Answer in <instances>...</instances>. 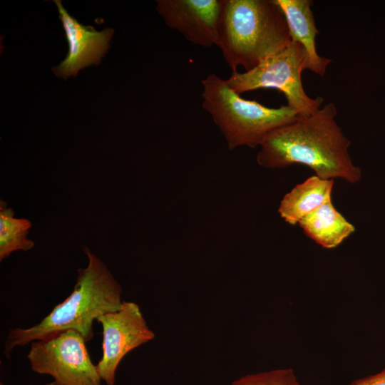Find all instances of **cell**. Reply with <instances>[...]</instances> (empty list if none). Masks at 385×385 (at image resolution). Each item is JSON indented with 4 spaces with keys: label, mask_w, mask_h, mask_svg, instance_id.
I'll list each match as a JSON object with an SVG mask.
<instances>
[{
    "label": "cell",
    "mask_w": 385,
    "mask_h": 385,
    "mask_svg": "<svg viewBox=\"0 0 385 385\" xmlns=\"http://www.w3.org/2000/svg\"><path fill=\"white\" fill-rule=\"evenodd\" d=\"M337 114L336 106L330 102L271 131L260 145L257 163L267 168L301 164L322 179L357 183L361 170L349 154L351 142L338 125Z\"/></svg>",
    "instance_id": "6da1fadb"
},
{
    "label": "cell",
    "mask_w": 385,
    "mask_h": 385,
    "mask_svg": "<svg viewBox=\"0 0 385 385\" xmlns=\"http://www.w3.org/2000/svg\"><path fill=\"white\" fill-rule=\"evenodd\" d=\"M83 250L88 264L86 268L78 269L72 292L39 323L26 329H10L4 343V354L7 358L17 346L48 339L68 329L78 332L86 342H89L93 337V321L120 308V284L96 255L86 247Z\"/></svg>",
    "instance_id": "7a4b0ae2"
},
{
    "label": "cell",
    "mask_w": 385,
    "mask_h": 385,
    "mask_svg": "<svg viewBox=\"0 0 385 385\" xmlns=\"http://www.w3.org/2000/svg\"><path fill=\"white\" fill-rule=\"evenodd\" d=\"M291 41L274 0H222L217 46L232 72L254 68Z\"/></svg>",
    "instance_id": "3957f363"
},
{
    "label": "cell",
    "mask_w": 385,
    "mask_h": 385,
    "mask_svg": "<svg viewBox=\"0 0 385 385\" xmlns=\"http://www.w3.org/2000/svg\"><path fill=\"white\" fill-rule=\"evenodd\" d=\"M202 106L219 128L230 150L240 146H260L268 133L292 123L298 116L287 105L269 108L242 98L227 80L214 73L202 79Z\"/></svg>",
    "instance_id": "277c9868"
},
{
    "label": "cell",
    "mask_w": 385,
    "mask_h": 385,
    "mask_svg": "<svg viewBox=\"0 0 385 385\" xmlns=\"http://www.w3.org/2000/svg\"><path fill=\"white\" fill-rule=\"evenodd\" d=\"M307 55L302 46L291 41L278 53L268 57L254 68L239 73L232 72L226 79L229 86L238 94L261 88L281 91L287 106L298 116L308 115L321 108L323 99L312 98L304 91L302 73L307 69Z\"/></svg>",
    "instance_id": "5b68a950"
},
{
    "label": "cell",
    "mask_w": 385,
    "mask_h": 385,
    "mask_svg": "<svg viewBox=\"0 0 385 385\" xmlns=\"http://www.w3.org/2000/svg\"><path fill=\"white\" fill-rule=\"evenodd\" d=\"M85 343L81 334L73 329L34 341L27 355L31 369L51 376L54 385H101Z\"/></svg>",
    "instance_id": "8992f818"
},
{
    "label": "cell",
    "mask_w": 385,
    "mask_h": 385,
    "mask_svg": "<svg viewBox=\"0 0 385 385\" xmlns=\"http://www.w3.org/2000/svg\"><path fill=\"white\" fill-rule=\"evenodd\" d=\"M96 321L103 328V355L96 364L101 379L114 385L115 372L123 358L130 351L155 337L140 307L133 302L123 301L120 308L100 316Z\"/></svg>",
    "instance_id": "52a82bcc"
},
{
    "label": "cell",
    "mask_w": 385,
    "mask_h": 385,
    "mask_svg": "<svg viewBox=\"0 0 385 385\" xmlns=\"http://www.w3.org/2000/svg\"><path fill=\"white\" fill-rule=\"evenodd\" d=\"M222 0H158L156 9L170 29L191 43L217 46Z\"/></svg>",
    "instance_id": "ba28073f"
},
{
    "label": "cell",
    "mask_w": 385,
    "mask_h": 385,
    "mask_svg": "<svg viewBox=\"0 0 385 385\" xmlns=\"http://www.w3.org/2000/svg\"><path fill=\"white\" fill-rule=\"evenodd\" d=\"M54 2L68 43V52L65 59L52 70L56 76L67 78L76 76L84 67L101 62L109 48L114 31L106 28L98 31L91 26H83L67 12L61 1Z\"/></svg>",
    "instance_id": "9c48e42d"
},
{
    "label": "cell",
    "mask_w": 385,
    "mask_h": 385,
    "mask_svg": "<svg viewBox=\"0 0 385 385\" xmlns=\"http://www.w3.org/2000/svg\"><path fill=\"white\" fill-rule=\"evenodd\" d=\"M284 16L292 41L300 43L307 55V69L323 76L332 60L320 56L316 49V27L311 0H274Z\"/></svg>",
    "instance_id": "30bf717a"
},
{
    "label": "cell",
    "mask_w": 385,
    "mask_h": 385,
    "mask_svg": "<svg viewBox=\"0 0 385 385\" xmlns=\"http://www.w3.org/2000/svg\"><path fill=\"white\" fill-rule=\"evenodd\" d=\"M334 180L317 175L297 185L280 202L278 212L289 224L295 225L305 216L331 201Z\"/></svg>",
    "instance_id": "8fae6325"
},
{
    "label": "cell",
    "mask_w": 385,
    "mask_h": 385,
    "mask_svg": "<svg viewBox=\"0 0 385 385\" xmlns=\"http://www.w3.org/2000/svg\"><path fill=\"white\" fill-rule=\"evenodd\" d=\"M298 224L308 237L327 249L337 247L355 230L354 226L334 207L332 200L305 216Z\"/></svg>",
    "instance_id": "7c38bea8"
},
{
    "label": "cell",
    "mask_w": 385,
    "mask_h": 385,
    "mask_svg": "<svg viewBox=\"0 0 385 385\" xmlns=\"http://www.w3.org/2000/svg\"><path fill=\"white\" fill-rule=\"evenodd\" d=\"M32 224L25 218H16L4 201L0 204V261L17 250L28 251L34 242L27 238Z\"/></svg>",
    "instance_id": "4fadbf2b"
},
{
    "label": "cell",
    "mask_w": 385,
    "mask_h": 385,
    "mask_svg": "<svg viewBox=\"0 0 385 385\" xmlns=\"http://www.w3.org/2000/svg\"><path fill=\"white\" fill-rule=\"evenodd\" d=\"M231 385H302L292 369H278L243 376Z\"/></svg>",
    "instance_id": "5bb4252c"
},
{
    "label": "cell",
    "mask_w": 385,
    "mask_h": 385,
    "mask_svg": "<svg viewBox=\"0 0 385 385\" xmlns=\"http://www.w3.org/2000/svg\"><path fill=\"white\" fill-rule=\"evenodd\" d=\"M349 385H385V368L376 374L354 380Z\"/></svg>",
    "instance_id": "9a60e30c"
},
{
    "label": "cell",
    "mask_w": 385,
    "mask_h": 385,
    "mask_svg": "<svg viewBox=\"0 0 385 385\" xmlns=\"http://www.w3.org/2000/svg\"><path fill=\"white\" fill-rule=\"evenodd\" d=\"M46 385H54V384H53V382H51V383L47 384H46Z\"/></svg>",
    "instance_id": "2e32d148"
}]
</instances>
